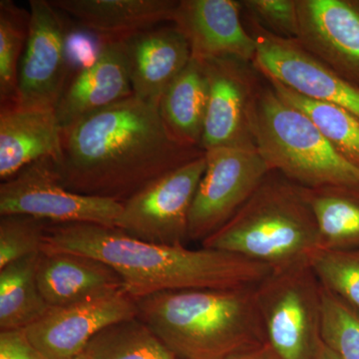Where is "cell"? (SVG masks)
<instances>
[{
  "mask_svg": "<svg viewBox=\"0 0 359 359\" xmlns=\"http://www.w3.org/2000/svg\"><path fill=\"white\" fill-rule=\"evenodd\" d=\"M205 154L175 138L159 105L133 95L62 129L60 153L51 163L68 190L122 204Z\"/></svg>",
  "mask_w": 359,
  "mask_h": 359,
  "instance_id": "6da1fadb",
  "label": "cell"
},
{
  "mask_svg": "<svg viewBox=\"0 0 359 359\" xmlns=\"http://www.w3.org/2000/svg\"><path fill=\"white\" fill-rule=\"evenodd\" d=\"M43 250L102 261L120 276L125 292L135 301L169 290L257 287L273 271L233 252L152 244L116 226L97 224H49Z\"/></svg>",
  "mask_w": 359,
  "mask_h": 359,
  "instance_id": "7a4b0ae2",
  "label": "cell"
},
{
  "mask_svg": "<svg viewBox=\"0 0 359 359\" xmlns=\"http://www.w3.org/2000/svg\"><path fill=\"white\" fill-rule=\"evenodd\" d=\"M136 302L137 318L183 359H224L266 344L256 287L169 290Z\"/></svg>",
  "mask_w": 359,
  "mask_h": 359,
  "instance_id": "3957f363",
  "label": "cell"
},
{
  "mask_svg": "<svg viewBox=\"0 0 359 359\" xmlns=\"http://www.w3.org/2000/svg\"><path fill=\"white\" fill-rule=\"evenodd\" d=\"M201 245L275 271L308 262L318 249V231L304 188L271 171L235 216Z\"/></svg>",
  "mask_w": 359,
  "mask_h": 359,
  "instance_id": "277c9868",
  "label": "cell"
},
{
  "mask_svg": "<svg viewBox=\"0 0 359 359\" xmlns=\"http://www.w3.org/2000/svg\"><path fill=\"white\" fill-rule=\"evenodd\" d=\"M252 121L257 151L271 171L304 189L359 190V168L337 152L304 113L283 101L268 80L257 89Z\"/></svg>",
  "mask_w": 359,
  "mask_h": 359,
  "instance_id": "5b68a950",
  "label": "cell"
},
{
  "mask_svg": "<svg viewBox=\"0 0 359 359\" xmlns=\"http://www.w3.org/2000/svg\"><path fill=\"white\" fill-rule=\"evenodd\" d=\"M266 344L276 359H316L320 353L323 285L309 261L271 271L256 287Z\"/></svg>",
  "mask_w": 359,
  "mask_h": 359,
  "instance_id": "8992f818",
  "label": "cell"
},
{
  "mask_svg": "<svg viewBox=\"0 0 359 359\" xmlns=\"http://www.w3.org/2000/svg\"><path fill=\"white\" fill-rule=\"evenodd\" d=\"M205 166V154L144 187L122 203L116 228L144 242L185 245L191 207Z\"/></svg>",
  "mask_w": 359,
  "mask_h": 359,
  "instance_id": "52a82bcc",
  "label": "cell"
},
{
  "mask_svg": "<svg viewBox=\"0 0 359 359\" xmlns=\"http://www.w3.org/2000/svg\"><path fill=\"white\" fill-rule=\"evenodd\" d=\"M205 160L189 217V241L201 244L235 216L271 172L257 150L214 149Z\"/></svg>",
  "mask_w": 359,
  "mask_h": 359,
  "instance_id": "ba28073f",
  "label": "cell"
},
{
  "mask_svg": "<svg viewBox=\"0 0 359 359\" xmlns=\"http://www.w3.org/2000/svg\"><path fill=\"white\" fill-rule=\"evenodd\" d=\"M121 210V203L81 195L61 185L51 159L25 168L0 185V216L26 215L49 224L115 226Z\"/></svg>",
  "mask_w": 359,
  "mask_h": 359,
  "instance_id": "9c48e42d",
  "label": "cell"
},
{
  "mask_svg": "<svg viewBox=\"0 0 359 359\" xmlns=\"http://www.w3.org/2000/svg\"><path fill=\"white\" fill-rule=\"evenodd\" d=\"M209 83V101L201 148L257 150L254 112L261 74L252 63L222 57L202 61Z\"/></svg>",
  "mask_w": 359,
  "mask_h": 359,
  "instance_id": "30bf717a",
  "label": "cell"
},
{
  "mask_svg": "<svg viewBox=\"0 0 359 359\" xmlns=\"http://www.w3.org/2000/svg\"><path fill=\"white\" fill-rule=\"evenodd\" d=\"M248 30L257 42L252 65L264 78L276 80L297 93L339 106L359 118V87L340 76L297 39L273 34L245 18Z\"/></svg>",
  "mask_w": 359,
  "mask_h": 359,
  "instance_id": "8fae6325",
  "label": "cell"
},
{
  "mask_svg": "<svg viewBox=\"0 0 359 359\" xmlns=\"http://www.w3.org/2000/svg\"><path fill=\"white\" fill-rule=\"evenodd\" d=\"M30 25L18 73L16 105L55 110L67 78V29L47 0H30Z\"/></svg>",
  "mask_w": 359,
  "mask_h": 359,
  "instance_id": "7c38bea8",
  "label": "cell"
},
{
  "mask_svg": "<svg viewBox=\"0 0 359 359\" xmlns=\"http://www.w3.org/2000/svg\"><path fill=\"white\" fill-rule=\"evenodd\" d=\"M137 316V302L122 290L70 306H50L25 332L47 358L74 359L106 327Z\"/></svg>",
  "mask_w": 359,
  "mask_h": 359,
  "instance_id": "4fadbf2b",
  "label": "cell"
},
{
  "mask_svg": "<svg viewBox=\"0 0 359 359\" xmlns=\"http://www.w3.org/2000/svg\"><path fill=\"white\" fill-rule=\"evenodd\" d=\"M299 44L359 87V0H297Z\"/></svg>",
  "mask_w": 359,
  "mask_h": 359,
  "instance_id": "5bb4252c",
  "label": "cell"
},
{
  "mask_svg": "<svg viewBox=\"0 0 359 359\" xmlns=\"http://www.w3.org/2000/svg\"><path fill=\"white\" fill-rule=\"evenodd\" d=\"M236 0H180L172 18L175 27L199 61L233 57L252 63L257 42L242 20Z\"/></svg>",
  "mask_w": 359,
  "mask_h": 359,
  "instance_id": "9a60e30c",
  "label": "cell"
},
{
  "mask_svg": "<svg viewBox=\"0 0 359 359\" xmlns=\"http://www.w3.org/2000/svg\"><path fill=\"white\" fill-rule=\"evenodd\" d=\"M124 40L102 39L93 60L66 85L56 105L61 129L133 96Z\"/></svg>",
  "mask_w": 359,
  "mask_h": 359,
  "instance_id": "2e32d148",
  "label": "cell"
},
{
  "mask_svg": "<svg viewBox=\"0 0 359 359\" xmlns=\"http://www.w3.org/2000/svg\"><path fill=\"white\" fill-rule=\"evenodd\" d=\"M124 41L134 96L159 105L192 59L188 41L175 26H157Z\"/></svg>",
  "mask_w": 359,
  "mask_h": 359,
  "instance_id": "e0dca14e",
  "label": "cell"
},
{
  "mask_svg": "<svg viewBox=\"0 0 359 359\" xmlns=\"http://www.w3.org/2000/svg\"><path fill=\"white\" fill-rule=\"evenodd\" d=\"M36 278L49 306H70L125 290L122 278L111 266L74 252H40Z\"/></svg>",
  "mask_w": 359,
  "mask_h": 359,
  "instance_id": "ac0fdd59",
  "label": "cell"
},
{
  "mask_svg": "<svg viewBox=\"0 0 359 359\" xmlns=\"http://www.w3.org/2000/svg\"><path fill=\"white\" fill-rule=\"evenodd\" d=\"M61 129L53 109H32L16 104L0 109V179L13 178L39 161L56 159Z\"/></svg>",
  "mask_w": 359,
  "mask_h": 359,
  "instance_id": "d6986e66",
  "label": "cell"
},
{
  "mask_svg": "<svg viewBox=\"0 0 359 359\" xmlns=\"http://www.w3.org/2000/svg\"><path fill=\"white\" fill-rule=\"evenodd\" d=\"M84 29L102 39L126 40L171 21L176 0H53Z\"/></svg>",
  "mask_w": 359,
  "mask_h": 359,
  "instance_id": "ffe728a7",
  "label": "cell"
},
{
  "mask_svg": "<svg viewBox=\"0 0 359 359\" xmlns=\"http://www.w3.org/2000/svg\"><path fill=\"white\" fill-rule=\"evenodd\" d=\"M208 101L209 83L204 65L192 58L159 102L168 129L184 145L201 148Z\"/></svg>",
  "mask_w": 359,
  "mask_h": 359,
  "instance_id": "44dd1931",
  "label": "cell"
},
{
  "mask_svg": "<svg viewBox=\"0 0 359 359\" xmlns=\"http://www.w3.org/2000/svg\"><path fill=\"white\" fill-rule=\"evenodd\" d=\"M318 231V249L359 250V190L304 189Z\"/></svg>",
  "mask_w": 359,
  "mask_h": 359,
  "instance_id": "7402d4cb",
  "label": "cell"
},
{
  "mask_svg": "<svg viewBox=\"0 0 359 359\" xmlns=\"http://www.w3.org/2000/svg\"><path fill=\"white\" fill-rule=\"evenodd\" d=\"M39 257L33 255L0 269V332L25 330L50 308L37 283Z\"/></svg>",
  "mask_w": 359,
  "mask_h": 359,
  "instance_id": "603a6c76",
  "label": "cell"
},
{
  "mask_svg": "<svg viewBox=\"0 0 359 359\" xmlns=\"http://www.w3.org/2000/svg\"><path fill=\"white\" fill-rule=\"evenodd\" d=\"M79 359H183L138 318L113 323L95 335Z\"/></svg>",
  "mask_w": 359,
  "mask_h": 359,
  "instance_id": "cb8c5ba5",
  "label": "cell"
},
{
  "mask_svg": "<svg viewBox=\"0 0 359 359\" xmlns=\"http://www.w3.org/2000/svg\"><path fill=\"white\" fill-rule=\"evenodd\" d=\"M264 79L283 101L304 113L337 152L359 168V118L339 106L302 96L276 80Z\"/></svg>",
  "mask_w": 359,
  "mask_h": 359,
  "instance_id": "d4e9b609",
  "label": "cell"
},
{
  "mask_svg": "<svg viewBox=\"0 0 359 359\" xmlns=\"http://www.w3.org/2000/svg\"><path fill=\"white\" fill-rule=\"evenodd\" d=\"M30 25V11L11 0L0 1V102L18 103V73Z\"/></svg>",
  "mask_w": 359,
  "mask_h": 359,
  "instance_id": "484cf974",
  "label": "cell"
},
{
  "mask_svg": "<svg viewBox=\"0 0 359 359\" xmlns=\"http://www.w3.org/2000/svg\"><path fill=\"white\" fill-rule=\"evenodd\" d=\"M309 264L325 290L359 311V250L316 249Z\"/></svg>",
  "mask_w": 359,
  "mask_h": 359,
  "instance_id": "4316f807",
  "label": "cell"
},
{
  "mask_svg": "<svg viewBox=\"0 0 359 359\" xmlns=\"http://www.w3.org/2000/svg\"><path fill=\"white\" fill-rule=\"evenodd\" d=\"M321 339L339 359H359V311L323 287Z\"/></svg>",
  "mask_w": 359,
  "mask_h": 359,
  "instance_id": "83f0119b",
  "label": "cell"
},
{
  "mask_svg": "<svg viewBox=\"0 0 359 359\" xmlns=\"http://www.w3.org/2000/svg\"><path fill=\"white\" fill-rule=\"evenodd\" d=\"M48 224L43 219L26 215L1 216L0 269L18 259L40 254Z\"/></svg>",
  "mask_w": 359,
  "mask_h": 359,
  "instance_id": "f1b7e54d",
  "label": "cell"
},
{
  "mask_svg": "<svg viewBox=\"0 0 359 359\" xmlns=\"http://www.w3.org/2000/svg\"><path fill=\"white\" fill-rule=\"evenodd\" d=\"M241 2L245 18L256 21L278 36L297 39L299 34L297 0H245Z\"/></svg>",
  "mask_w": 359,
  "mask_h": 359,
  "instance_id": "f546056e",
  "label": "cell"
},
{
  "mask_svg": "<svg viewBox=\"0 0 359 359\" xmlns=\"http://www.w3.org/2000/svg\"><path fill=\"white\" fill-rule=\"evenodd\" d=\"M0 359H48L30 341L25 330L0 332Z\"/></svg>",
  "mask_w": 359,
  "mask_h": 359,
  "instance_id": "4dcf8cb0",
  "label": "cell"
},
{
  "mask_svg": "<svg viewBox=\"0 0 359 359\" xmlns=\"http://www.w3.org/2000/svg\"><path fill=\"white\" fill-rule=\"evenodd\" d=\"M224 359H276L275 354L271 351L268 344L245 349L238 353L231 354Z\"/></svg>",
  "mask_w": 359,
  "mask_h": 359,
  "instance_id": "1f68e13d",
  "label": "cell"
},
{
  "mask_svg": "<svg viewBox=\"0 0 359 359\" xmlns=\"http://www.w3.org/2000/svg\"><path fill=\"white\" fill-rule=\"evenodd\" d=\"M316 359H339L337 355L325 344H321L320 353H318V358Z\"/></svg>",
  "mask_w": 359,
  "mask_h": 359,
  "instance_id": "d6a6232c",
  "label": "cell"
},
{
  "mask_svg": "<svg viewBox=\"0 0 359 359\" xmlns=\"http://www.w3.org/2000/svg\"><path fill=\"white\" fill-rule=\"evenodd\" d=\"M74 359H79V358H74Z\"/></svg>",
  "mask_w": 359,
  "mask_h": 359,
  "instance_id": "836d02e7",
  "label": "cell"
}]
</instances>
